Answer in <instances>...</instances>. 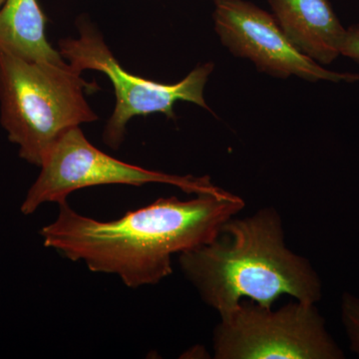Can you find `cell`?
Instances as JSON below:
<instances>
[{
	"label": "cell",
	"mask_w": 359,
	"mask_h": 359,
	"mask_svg": "<svg viewBox=\"0 0 359 359\" xmlns=\"http://www.w3.org/2000/svg\"><path fill=\"white\" fill-rule=\"evenodd\" d=\"M245 201L228 191L199 194L193 199L161 198L101 222L59 204L57 218L40 231L46 248L93 273H111L127 287L157 285L173 273L172 257L197 249L219 237Z\"/></svg>",
	"instance_id": "6da1fadb"
},
{
	"label": "cell",
	"mask_w": 359,
	"mask_h": 359,
	"mask_svg": "<svg viewBox=\"0 0 359 359\" xmlns=\"http://www.w3.org/2000/svg\"><path fill=\"white\" fill-rule=\"evenodd\" d=\"M184 276L219 316L250 299L271 308L283 294L314 304L323 297L320 276L306 257L287 247L275 208L229 219L216 240L182 252Z\"/></svg>",
	"instance_id": "7a4b0ae2"
},
{
	"label": "cell",
	"mask_w": 359,
	"mask_h": 359,
	"mask_svg": "<svg viewBox=\"0 0 359 359\" xmlns=\"http://www.w3.org/2000/svg\"><path fill=\"white\" fill-rule=\"evenodd\" d=\"M98 88L71 67L0 51V122L26 162L41 166L61 136L98 120L85 91Z\"/></svg>",
	"instance_id": "3957f363"
},
{
	"label": "cell",
	"mask_w": 359,
	"mask_h": 359,
	"mask_svg": "<svg viewBox=\"0 0 359 359\" xmlns=\"http://www.w3.org/2000/svg\"><path fill=\"white\" fill-rule=\"evenodd\" d=\"M219 318L212 334L216 359L344 358L314 304L273 309L243 299Z\"/></svg>",
	"instance_id": "277c9868"
},
{
	"label": "cell",
	"mask_w": 359,
	"mask_h": 359,
	"mask_svg": "<svg viewBox=\"0 0 359 359\" xmlns=\"http://www.w3.org/2000/svg\"><path fill=\"white\" fill-rule=\"evenodd\" d=\"M78 30L79 39L59 41V53L77 72L100 71L112 82L116 105L103 132L106 145L114 150L119 149L127 124L136 116L163 113L175 119L174 106L178 101H188L209 109L205 102L204 88L214 70L212 63L197 66L178 83H158L127 72L104 41L102 34L88 20L80 18Z\"/></svg>",
	"instance_id": "5b68a950"
},
{
	"label": "cell",
	"mask_w": 359,
	"mask_h": 359,
	"mask_svg": "<svg viewBox=\"0 0 359 359\" xmlns=\"http://www.w3.org/2000/svg\"><path fill=\"white\" fill-rule=\"evenodd\" d=\"M40 168L39 178L21 205L23 215H32L47 203L61 204L75 191L96 186L157 183L175 186L193 195L224 192L207 176H176L115 159L92 145L80 127L68 130L59 138Z\"/></svg>",
	"instance_id": "8992f818"
},
{
	"label": "cell",
	"mask_w": 359,
	"mask_h": 359,
	"mask_svg": "<svg viewBox=\"0 0 359 359\" xmlns=\"http://www.w3.org/2000/svg\"><path fill=\"white\" fill-rule=\"evenodd\" d=\"M212 20L224 46L238 57L250 59L257 69L271 76H297L311 82L325 80L335 83L359 80L355 73L325 69L301 53L290 43L273 15L252 2H215Z\"/></svg>",
	"instance_id": "52a82bcc"
},
{
	"label": "cell",
	"mask_w": 359,
	"mask_h": 359,
	"mask_svg": "<svg viewBox=\"0 0 359 359\" xmlns=\"http://www.w3.org/2000/svg\"><path fill=\"white\" fill-rule=\"evenodd\" d=\"M273 15L290 43L318 65L341 54L346 29L330 0H268Z\"/></svg>",
	"instance_id": "ba28073f"
},
{
	"label": "cell",
	"mask_w": 359,
	"mask_h": 359,
	"mask_svg": "<svg viewBox=\"0 0 359 359\" xmlns=\"http://www.w3.org/2000/svg\"><path fill=\"white\" fill-rule=\"evenodd\" d=\"M46 21L39 0H6L0 8V51L28 61L68 67L69 63L46 39Z\"/></svg>",
	"instance_id": "9c48e42d"
},
{
	"label": "cell",
	"mask_w": 359,
	"mask_h": 359,
	"mask_svg": "<svg viewBox=\"0 0 359 359\" xmlns=\"http://www.w3.org/2000/svg\"><path fill=\"white\" fill-rule=\"evenodd\" d=\"M341 320L351 349L359 355V297L348 292L342 295Z\"/></svg>",
	"instance_id": "30bf717a"
},
{
	"label": "cell",
	"mask_w": 359,
	"mask_h": 359,
	"mask_svg": "<svg viewBox=\"0 0 359 359\" xmlns=\"http://www.w3.org/2000/svg\"><path fill=\"white\" fill-rule=\"evenodd\" d=\"M341 55L353 59L359 65V25L347 28L342 43Z\"/></svg>",
	"instance_id": "8fae6325"
},
{
	"label": "cell",
	"mask_w": 359,
	"mask_h": 359,
	"mask_svg": "<svg viewBox=\"0 0 359 359\" xmlns=\"http://www.w3.org/2000/svg\"><path fill=\"white\" fill-rule=\"evenodd\" d=\"M6 0H0V8L4 6V4H6Z\"/></svg>",
	"instance_id": "7c38bea8"
},
{
	"label": "cell",
	"mask_w": 359,
	"mask_h": 359,
	"mask_svg": "<svg viewBox=\"0 0 359 359\" xmlns=\"http://www.w3.org/2000/svg\"><path fill=\"white\" fill-rule=\"evenodd\" d=\"M215 2L223 1V0H214Z\"/></svg>",
	"instance_id": "4fadbf2b"
}]
</instances>
